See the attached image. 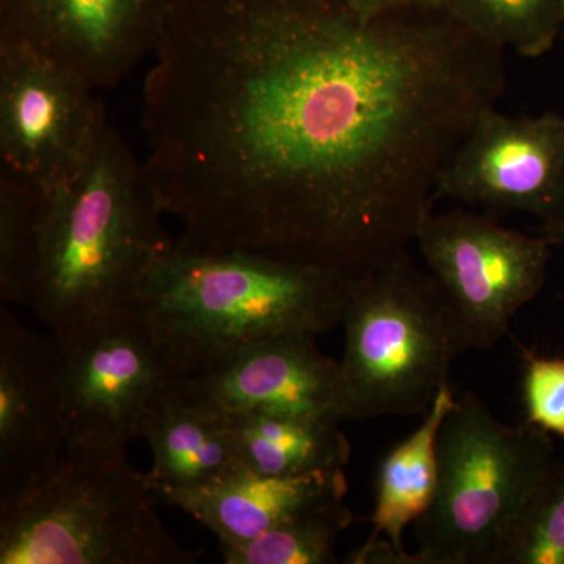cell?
I'll return each mask as SVG.
<instances>
[{
	"label": "cell",
	"mask_w": 564,
	"mask_h": 564,
	"mask_svg": "<svg viewBox=\"0 0 564 564\" xmlns=\"http://www.w3.org/2000/svg\"><path fill=\"white\" fill-rule=\"evenodd\" d=\"M143 85L144 169L182 239L347 282L406 252L503 50L443 7L172 0Z\"/></svg>",
	"instance_id": "6da1fadb"
},
{
	"label": "cell",
	"mask_w": 564,
	"mask_h": 564,
	"mask_svg": "<svg viewBox=\"0 0 564 564\" xmlns=\"http://www.w3.org/2000/svg\"><path fill=\"white\" fill-rule=\"evenodd\" d=\"M144 163L111 126L73 180L43 195L29 307L63 350L132 310L172 237Z\"/></svg>",
	"instance_id": "7a4b0ae2"
},
{
	"label": "cell",
	"mask_w": 564,
	"mask_h": 564,
	"mask_svg": "<svg viewBox=\"0 0 564 564\" xmlns=\"http://www.w3.org/2000/svg\"><path fill=\"white\" fill-rule=\"evenodd\" d=\"M437 458L436 496L414 524L415 564H492L556 462L551 436L527 422H500L469 392L444 419Z\"/></svg>",
	"instance_id": "8992f818"
},
{
	"label": "cell",
	"mask_w": 564,
	"mask_h": 564,
	"mask_svg": "<svg viewBox=\"0 0 564 564\" xmlns=\"http://www.w3.org/2000/svg\"><path fill=\"white\" fill-rule=\"evenodd\" d=\"M339 2L364 20L381 17L391 11L441 7V0H339Z\"/></svg>",
	"instance_id": "603a6c76"
},
{
	"label": "cell",
	"mask_w": 564,
	"mask_h": 564,
	"mask_svg": "<svg viewBox=\"0 0 564 564\" xmlns=\"http://www.w3.org/2000/svg\"><path fill=\"white\" fill-rule=\"evenodd\" d=\"M355 522L343 502L315 508L251 540L218 541L228 564H332L340 534Z\"/></svg>",
	"instance_id": "d6986e66"
},
{
	"label": "cell",
	"mask_w": 564,
	"mask_h": 564,
	"mask_svg": "<svg viewBox=\"0 0 564 564\" xmlns=\"http://www.w3.org/2000/svg\"><path fill=\"white\" fill-rule=\"evenodd\" d=\"M172 0H0V40L115 87L152 54Z\"/></svg>",
	"instance_id": "8fae6325"
},
{
	"label": "cell",
	"mask_w": 564,
	"mask_h": 564,
	"mask_svg": "<svg viewBox=\"0 0 564 564\" xmlns=\"http://www.w3.org/2000/svg\"><path fill=\"white\" fill-rule=\"evenodd\" d=\"M519 210L552 223L564 215V115L486 111L445 166L437 199Z\"/></svg>",
	"instance_id": "30bf717a"
},
{
	"label": "cell",
	"mask_w": 564,
	"mask_h": 564,
	"mask_svg": "<svg viewBox=\"0 0 564 564\" xmlns=\"http://www.w3.org/2000/svg\"><path fill=\"white\" fill-rule=\"evenodd\" d=\"M43 193L0 172V299L29 306Z\"/></svg>",
	"instance_id": "ffe728a7"
},
{
	"label": "cell",
	"mask_w": 564,
	"mask_h": 564,
	"mask_svg": "<svg viewBox=\"0 0 564 564\" xmlns=\"http://www.w3.org/2000/svg\"><path fill=\"white\" fill-rule=\"evenodd\" d=\"M66 447L65 351L0 310V500L50 473Z\"/></svg>",
	"instance_id": "7c38bea8"
},
{
	"label": "cell",
	"mask_w": 564,
	"mask_h": 564,
	"mask_svg": "<svg viewBox=\"0 0 564 564\" xmlns=\"http://www.w3.org/2000/svg\"><path fill=\"white\" fill-rule=\"evenodd\" d=\"M315 337H267L212 372L191 378L228 414L313 415L339 421V362L318 350Z\"/></svg>",
	"instance_id": "4fadbf2b"
},
{
	"label": "cell",
	"mask_w": 564,
	"mask_h": 564,
	"mask_svg": "<svg viewBox=\"0 0 564 564\" xmlns=\"http://www.w3.org/2000/svg\"><path fill=\"white\" fill-rule=\"evenodd\" d=\"M351 282L262 252L170 240L132 310L182 377H202L251 344L343 323Z\"/></svg>",
	"instance_id": "3957f363"
},
{
	"label": "cell",
	"mask_w": 564,
	"mask_h": 564,
	"mask_svg": "<svg viewBox=\"0 0 564 564\" xmlns=\"http://www.w3.org/2000/svg\"><path fill=\"white\" fill-rule=\"evenodd\" d=\"M544 234L552 239V242L564 245V215L558 220L547 223L544 226Z\"/></svg>",
	"instance_id": "cb8c5ba5"
},
{
	"label": "cell",
	"mask_w": 564,
	"mask_h": 564,
	"mask_svg": "<svg viewBox=\"0 0 564 564\" xmlns=\"http://www.w3.org/2000/svg\"><path fill=\"white\" fill-rule=\"evenodd\" d=\"M430 274L451 304L467 348L491 350L547 276L552 239L505 228L467 210L434 215L419 229Z\"/></svg>",
	"instance_id": "ba28073f"
},
{
	"label": "cell",
	"mask_w": 564,
	"mask_h": 564,
	"mask_svg": "<svg viewBox=\"0 0 564 564\" xmlns=\"http://www.w3.org/2000/svg\"><path fill=\"white\" fill-rule=\"evenodd\" d=\"M65 351V454L126 452L163 392L182 377L135 311Z\"/></svg>",
	"instance_id": "9c48e42d"
},
{
	"label": "cell",
	"mask_w": 564,
	"mask_h": 564,
	"mask_svg": "<svg viewBox=\"0 0 564 564\" xmlns=\"http://www.w3.org/2000/svg\"><path fill=\"white\" fill-rule=\"evenodd\" d=\"M98 91L50 55L0 40V172L43 195L73 180L110 126Z\"/></svg>",
	"instance_id": "52a82bcc"
},
{
	"label": "cell",
	"mask_w": 564,
	"mask_h": 564,
	"mask_svg": "<svg viewBox=\"0 0 564 564\" xmlns=\"http://www.w3.org/2000/svg\"><path fill=\"white\" fill-rule=\"evenodd\" d=\"M467 31L502 50L536 58L564 31V0H441Z\"/></svg>",
	"instance_id": "ac0fdd59"
},
{
	"label": "cell",
	"mask_w": 564,
	"mask_h": 564,
	"mask_svg": "<svg viewBox=\"0 0 564 564\" xmlns=\"http://www.w3.org/2000/svg\"><path fill=\"white\" fill-rule=\"evenodd\" d=\"M347 492L345 470L263 475L242 467L215 484L162 494L159 500L191 514L218 541H243L293 516L343 502Z\"/></svg>",
	"instance_id": "9a60e30c"
},
{
	"label": "cell",
	"mask_w": 564,
	"mask_h": 564,
	"mask_svg": "<svg viewBox=\"0 0 564 564\" xmlns=\"http://www.w3.org/2000/svg\"><path fill=\"white\" fill-rule=\"evenodd\" d=\"M231 419L240 463L252 473H333L350 463V441L336 419L263 413Z\"/></svg>",
	"instance_id": "e0dca14e"
},
{
	"label": "cell",
	"mask_w": 564,
	"mask_h": 564,
	"mask_svg": "<svg viewBox=\"0 0 564 564\" xmlns=\"http://www.w3.org/2000/svg\"><path fill=\"white\" fill-rule=\"evenodd\" d=\"M492 564H564V463L534 489Z\"/></svg>",
	"instance_id": "44dd1931"
},
{
	"label": "cell",
	"mask_w": 564,
	"mask_h": 564,
	"mask_svg": "<svg viewBox=\"0 0 564 564\" xmlns=\"http://www.w3.org/2000/svg\"><path fill=\"white\" fill-rule=\"evenodd\" d=\"M150 444L155 497L203 488L242 469L231 414L180 377L152 411L143 437Z\"/></svg>",
	"instance_id": "5bb4252c"
},
{
	"label": "cell",
	"mask_w": 564,
	"mask_h": 564,
	"mask_svg": "<svg viewBox=\"0 0 564 564\" xmlns=\"http://www.w3.org/2000/svg\"><path fill=\"white\" fill-rule=\"evenodd\" d=\"M456 402L451 384L443 386L423 421L406 440L384 456L377 474L373 530L366 543L386 540L408 554L403 533L429 511L440 480L437 440L444 419Z\"/></svg>",
	"instance_id": "2e32d148"
},
{
	"label": "cell",
	"mask_w": 564,
	"mask_h": 564,
	"mask_svg": "<svg viewBox=\"0 0 564 564\" xmlns=\"http://www.w3.org/2000/svg\"><path fill=\"white\" fill-rule=\"evenodd\" d=\"M150 475L128 454H65L0 500V564H195L154 510Z\"/></svg>",
	"instance_id": "277c9868"
},
{
	"label": "cell",
	"mask_w": 564,
	"mask_h": 564,
	"mask_svg": "<svg viewBox=\"0 0 564 564\" xmlns=\"http://www.w3.org/2000/svg\"><path fill=\"white\" fill-rule=\"evenodd\" d=\"M522 400L527 423L564 440V359L527 356Z\"/></svg>",
	"instance_id": "7402d4cb"
},
{
	"label": "cell",
	"mask_w": 564,
	"mask_h": 564,
	"mask_svg": "<svg viewBox=\"0 0 564 564\" xmlns=\"http://www.w3.org/2000/svg\"><path fill=\"white\" fill-rule=\"evenodd\" d=\"M340 325V422L425 414L469 350L440 285L408 252L351 282Z\"/></svg>",
	"instance_id": "5b68a950"
}]
</instances>
